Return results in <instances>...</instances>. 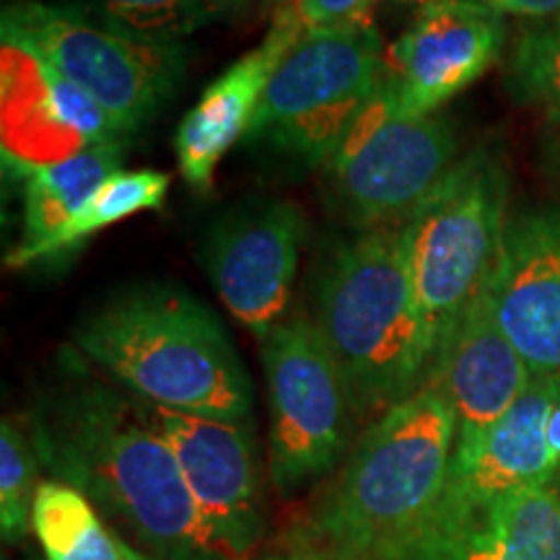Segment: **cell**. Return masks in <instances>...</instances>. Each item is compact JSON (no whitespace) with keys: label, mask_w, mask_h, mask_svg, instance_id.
Masks as SVG:
<instances>
[{"label":"cell","mask_w":560,"mask_h":560,"mask_svg":"<svg viewBox=\"0 0 560 560\" xmlns=\"http://www.w3.org/2000/svg\"><path fill=\"white\" fill-rule=\"evenodd\" d=\"M30 439L52 480L86 493L149 558L221 560L177 457L136 395L66 363L30 412Z\"/></svg>","instance_id":"1"},{"label":"cell","mask_w":560,"mask_h":560,"mask_svg":"<svg viewBox=\"0 0 560 560\" xmlns=\"http://www.w3.org/2000/svg\"><path fill=\"white\" fill-rule=\"evenodd\" d=\"M79 355L161 408L249 423L252 380L206 304L174 285L117 293L75 327Z\"/></svg>","instance_id":"2"},{"label":"cell","mask_w":560,"mask_h":560,"mask_svg":"<svg viewBox=\"0 0 560 560\" xmlns=\"http://www.w3.org/2000/svg\"><path fill=\"white\" fill-rule=\"evenodd\" d=\"M454 441L457 418L429 384L382 412L314 511L319 548L338 560H395L444 499Z\"/></svg>","instance_id":"3"},{"label":"cell","mask_w":560,"mask_h":560,"mask_svg":"<svg viewBox=\"0 0 560 560\" xmlns=\"http://www.w3.org/2000/svg\"><path fill=\"white\" fill-rule=\"evenodd\" d=\"M317 330L359 416L395 408L420 389L433 346L412 289L402 226L342 244L317 293Z\"/></svg>","instance_id":"4"},{"label":"cell","mask_w":560,"mask_h":560,"mask_svg":"<svg viewBox=\"0 0 560 560\" xmlns=\"http://www.w3.org/2000/svg\"><path fill=\"white\" fill-rule=\"evenodd\" d=\"M384 52L369 19L306 30L270 75L247 140L327 166L380 91Z\"/></svg>","instance_id":"5"},{"label":"cell","mask_w":560,"mask_h":560,"mask_svg":"<svg viewBox=\"0 0 560 560\" xmlns=\"http://www.w3.org/2000/svg\"><path fill=\"white\" fill-rule=\"evenodd\" d=\"M506 198V174L499 161L478 151L459 159L450 177L402 223L412 289L433 353L488 285L509 223Z\"/></svg>","instance_id":"6"},{"label":"cell","mask_w":560,"mask_h":560,"mask_svg":"<svg viewBox=\"0 0 560 560\" xmlns=\"http://www.w3.org/2000/svg\"><path fill=\"white\" fill-rule=\"evenodd\" d=\"M3 32L89 94L125 136L156 117L185 75V45L130 37L62 3L16 0L5 5Z\"/></svg>","instance_id":"7"},{"label":"cell","mask_w":560,"mask_h":560,"mask_svg":"<svg viewBox=\"0 0 560 560\" xmlns=\"http://www.w3.org/2000/svg\"><path fill=\"white\" fill-rule=\"evenodd\" d=\"M459 164L454 128L408 115L382 86L327 161L330 185L355 226H402Z\"/></svg>","instance_id":"8"},{"label":"cell","mask_w":560,"mask_h":560,"mask_svg":"<svg viewBox=\"0 0 560 560\" xmlns=\"http://www.w3.org/2000/svg\"><path fill=\"white\" fill-rule=\"evenodd\" d=\"M270 400V478L280 493L330 472L353 412L346 382L317 325L293 314L262 340Z\"/></svg>","instance_id":"9"},{"label":"cell","mask_w":560,"mask_h":560,"mask_svg":"<svg viewBox=\"0 0 560 560\" xmlns=\"http://www.w3.org/2000/svg\"><path fill=\"white\" fill-rule=\"evenodd\" d=\"M140 405L177 457L215 556L255 558L265 535V511L252 425L190 416L145 400Z\"/></svg>","instance_id":"10"},{"label":"cell","mask_w":560,"mask_h":560,"mask_svg":"<svg viewBox=\"0 0 560 560\" xmlns=\"http://www.w3.org/2000/svg\"><path fill=\"white\" fill-rule=\"evenodd\" d=\"M304 234V213L289 200L242 202L210 229L202 265L231 317L255 338L285 322Z\"/></svg>","instance_id":"11"},{"label":"cell","mask_w":560,"mask_h":560,"mask_svg":"<svg viewBox=\"0 0 560 560\" xmlns=\"http://www.w3.org/2000/svg\"><path fill=\"white\" fill-rule=\"evenodd\" d=\"M503 45L499 11L478 0H425L384 52V86L408 115H436L495 66Z\"/></svg>","instance_id":"12"},{"label":"cell","mask_w":560,"mask_h":560,"mask_svg":"<svg viewBox=\"0 0 560 560\" xmlns=\"http://www.w3.org/2000/svg\"><path fill=\"white\" fill-rule=\"evenodd\" d=\"M3 166L50 164L125 132L26 42L3 32Z\"/></svg>","instance_id":"13"},{"label":"cell","mask_w":560,"mask_h":560,"mask_svg":"<svg viewBox=\"0 0 560 560\" xmlns=\"http://www.w3.org/2000/svg\"><path fill=\"white\" fill-rule=\"evenodd\" d=\"M486 293L532 374L560 376V210L506 223Z\"/></svg>","instance_id":"14"},{"label":"cell","mask_w":560,"mask_h":560,"mask_svg":"<svg viewBox=\"0 0 560 560\" xmlns=\"http://www.w3.org/2000/svg\"><path fill=\"white\" fill-rule=\"evenodd\" d=\"M558 402L560 376H535L506 416L470 444L454 446L444 499L433 516L462 514L516 490L552 486L548 418Z\"/></svg>","instance_id":"15"},{"label":"cell","mask_w":560,"mask_h":560,"mask_svg":"<svg viewBox=\"0 0 560 560\" xmlns=\"http://www.w3.org/2000/svg\"><path fill=\"white\" fill-rule=\"evenodd\" d=\"M532 380L527 361L495 322L486 289L459 314L429 366V387L457 418L454 446L470 444L506 416Z\"/></svg>","instance_id":"16"},{"label":"cell","mask_w":560,"mask_h":560,"mask_svg":"<svg viewBox=\"0 0 560 560\" xmlns=\"http://www.w3.org/2000/svg\"><path fill=\"white\" fill-rule=\"evenodd\" d=\"M304 32L296 5L291 0L280 3L262 45L231 62L187 112L174 136V151L182 179L192 190H208L219 161L236 140L247 138L270 75Z\"/></svg>","instance_id":"17"},{"label":"cell","mask_w":560,"mask_h":560,"mask_svg":"<svg viewBox=\"0 0 560 560\" xmlns=\"http://www.w3.org/2000/svg\"><path fill=\"white\" fill-rule=\"evenodd\" d=\"M395 560H560V488H524L488 506L431 516Z\"/></svg>","instance_id":"18"},{"label":"cell","mask_w":560,"mask_h":560,"mask_svg":"<svg viewBox=\"0 0 560 560\" xmlns=\"http://www.w3.org/2000/svg\"><path fill=\"white\" fill-rule=\"evenodd\" d=\"M122 143H104L50 164L9 166L24 187V236L9 255V268H26L107 182L122 172Z\"/></svg>","instance_id":"19"},{"label":"cell","mask_w":560,"mask_h":560,"mask_svg":"<svg viewBox=\"0 0 560 560\" xmlns=\"http://www.w3.org/2000/svg\"><path fill=\"white\" fill-rule=\"evenodd\" d=\"M32 532L45 560H136L117 532L102 522L86 493L60 480H42L34 495Z\"/></svg>","instance_id":"20"},{"label":"cell","mask_w":560,"mask_h":560,"mask_svg":"<svg viewBox=\"0 0 560 560\" xmlns=\"http://www.w3.org/2000/svg\"><path fill=\"white\" fill-rule=\"evenodd\" d=\"M62 5L109 30L164 45H182L226 11L223 0H62Z\"/></svg>","instance_id":"21"},{"label":"cell","mask_w":560,"mask_h":560,"mask_svg":"<svg viewBox=\"0 0 560 560\" xmlns=\"http://www.w3.org/2000/svg\"><path fill=\"white\" fill-rule=\"evenodd\" d=\"M170 174L156 170H138V172H117L94 200L60 231L55 240H50L32 257L34 262L55 260V257L68 255L89 236L100 234L102 229L120 223L130 215L143 213V210H156L164 206L166 192H170Z\"/></svg>","instance_id":"22"},{"label":"cell","mask_w":560,"mask_h":560,"mask_svg":"<svg viewBox=\"0 0 560 560\" xmlns=\"http://www.w3.org/2000/svg\"><path fill=\"white\" fill-rule=\"evenodd\" d=\"M509 86L560 128V16L520 34L509 58Z\"/></svg>","instance_id":"23"},{"label":"cell","mask_w":560,"mask_h":560,"mask_svg":"<svg viewBox=\"0 0 560 560\" xmlns=\"http://www.w3.org/2000/svg\"><path fill=\"white\" fill-rule=\"evenodd\" d=\"M39 459L32 439L16 420L0 423V529L3 540L16 545L30 535Z\"/></svg>","instance_id":"24"},{"label":"cell","mask_w":560,"mask_h":560,"mask_svg":"<svg viewBox=\"0 0 560 560\" xmlns=\"http://www.w3.org/2000/svg\"><path fill=\"white\" fill-rule=\"evenodd\" d=\"M291 3L296 5L306 30H322V26L366 19L374 0H291Z\"/></svg>","instance_id":"25"},{"label":"cell","mask_w":560,"mask_h":560,"mask_svg":"<svg viewBox=\"0 0 560 560\" xmlns=\"http://www.w3.org/2000/svg\"><path fill=\"white\" fill-rule=\"evenodd\" d=\"M488 9L499 11L501 16H522L550 21L560 16V0H478Z\"/></svg>","instance_id":"26"},{"label":"cell","mask_w":560,"mask_h":560,"mask_svg":"<svg viewBox=\"0 0 560 560\" xmlns=\"http://www.w3.org/2000/svg\"><path fill=\"white\" fill-rule=\"evenodd\" d=\"M252 560H338L332 552L319 548L317 542H304L299 548H291L285 552H272V556H255Z\"/></svg>","instance_id":"27"},{"label":"cell","mask_w":560,"mask_h":560,"mask_svg":"<svg viewBox=\"0 0 560 560\" xmlns=\"http://www.w3.org/2000/svg\"><path fill=\"white\" fill-rule=\"evenodd\" d=\"M542 156H545V164H548L552 177L560 182V132L558 136H550L548 140H545Z\"/></svg>","instance_id":"28"},{"label":"cell","mask_w":560,"mask_h":560,"mask_svg":"<svg viewBox=\"0 0 560 560\" xmlns=\"http://www.w3.org/2000/svg\"><path fill=\"white\" fill-rule=\"evenodd\" d=\"M244 3H247V0H223V5H226V11H236V9H242Z\"/></svg>","instance_id":"29"},{"label":"cell","mask_w":560,"mask_h":560,"mask_svg":"<svg viewBox=\"0 0 560 560\" xmlns=\"http://www.w3.org/2000/svg\"><path fill=\"white\" fill-rule=\"evenodd\" d=\"M136 560H153V558L145 556V552H138V558H136Z\"/></svg>","instance_id":"30"},{"label":"cell","mask_w":560,"mask_h":560,"mask_svg":"<svg viewBox=\"0 0 560 560\" xmlns=\"http://www.w3.org/2000/svg\"><path fill=\"white\" fill-rule=\"evenodd\" d=\"M395 3H412V0H395Z\"/></svg>","instance_id":"31"},{"label":"cell","mask_w":560,"mask_h":560,"mask_svg":"<svg viewBox=\"0 0 560 560\" xmlns=\"http://www.w3.org/2000/svg\"><path fill=\"white\" fill-rule=\"evenodd\" d=\"M278 3H285V0H278Z\"/></svg>","instance_id":"32"},{"label":"cell","mask_w":560,"mask_h":560,"mask_svg":"<svg viewBox=\"0 0 560 560\" xmlns=\"http://www.w3.org/2000/svg\"><path fill=\"white\" fill-rule=\"evenodd\" d=\"M3 560H9V558H3Z\"/></svg>","instance_id":"33"}]
</instances>
